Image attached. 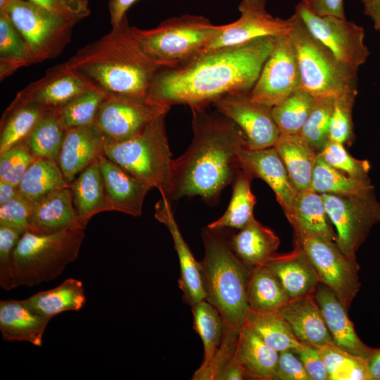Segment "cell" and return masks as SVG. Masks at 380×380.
Returning <instances> with one entry per match:
<instances>
[{
	"instance_id": "603a6c76",
	"label": "cell",
	"mask_w": 380,
	"mask_h": 380,
	"mask_svg": "<svg viewBox=\"0 0 380 380\" xmlns=\"http://www.w3.org/2000/svg\"><path fill=\"white\" fill-rule=\"evenodd\" d=\"M279 312L299 341L317 348L334 344L314 293L291 299Z\"/></svg>"
},
{
	"instance_id": "1f68e13d",
	"label": "cell",
	"mask_w": 380,
	"mask_h": 380,
	"mask_svg": "<svg viewBox=\"0 0 380 380\" xmlns=\"http://www.w3.org/2000/svg\"><path fill=\"white\" fill-rule=\"evenodd\" d=\"M31 310L40 315L52 318L65 311H79L85 303L83 282L68 278L56 287L39 291L22 300Z\"/></svg>"
},
{
	"instance_id": "60d3db41",
	"label": "cell",
	"mask_w": 380,
	"mask_h": 380,
	"mask_svg": "<svg viewBox=\"0 0 380 380\" xmlns=\"http://www.w3.org/2000/svg\"><path fill=\"white\" fill-rule=\"evenodd\" d=\"M310 187L321 194H362L374 188L370 180L353 178L333 167L319 153L314 165Z\"/></svg>"
},
{
	"instance_id": "ac0fdd59",
	"label": "cell",
	"mask_w": 380,
	"mask_h": 380,
	"mask_svg": "<svg viewBox=\"0 0 380 380\" xmlns=\"http://www.w3.org/2000/svg\"><path fill=\"white\" fill-rule=\"evenodd\" d=\"M239 163L253 178L267 183L287 217L298 191L275 148L251 150L246 146L239 153Z\"/></svg>"
},
{
	"instance_id": "74e56055",
	"label": "cell",
	"mask_w": 380,
	"mask_h": 380,
	"mask_svg": "<svg viewBox=\"0 0 380 380\" xmlns=\"http://www.w3.org/2000/svg\"><path fill=\"white\" fill-rule=\"evenodd\" d=\"M253 177L241 168L233 183V191L224 213L208 227L213 229L234 228L241 229L254 218L253 209L256 199L251 189Z\"/></svg>"
},
{
	"instance_id": "bcb514c9",
	"label": "cell",
	"mask_w": 380,
	"mask_h": 380,
	"mask_svg": "<svg viewBox=\"0 0 380 380\" xmlns=\"http://www.w3.org/2000/svg\"><path fill=\"white\" fill-rule=\"evenodd\" d=\"M357 90L334 96L329 140L350 145L354 139L353 109Z\"/></svg>"
},
{
	"instance_id": "f546056e",
	"label": "cell",
	"mask_w": 380,
	"mask_h": 380,
	"mask_svg": "<svg viewBox=\"0 0 380 380\" xmlns=\"http://www.w3.org/2000/svg\"><path fill=\"white\" fill-rule=\"evenodd\" d=\"M236 255L248 267L265 265L278 253L279 238L255 217L229 239Z\"/></svg>"
},
{
	"instance_id": "2e32d148",
	"label": "cell",
	"mask_w": 380,
	"mask_h": 380,
	"mask_svg": "<svg viewBox=\"0 0 380 380\" xmlns=\"http://www.w3.org/2000/svg\"><path fill=\"white\" fill-rule=\"evenodd\" d=\"M238 9L240 17L223 25L221 31L201 52L240 45L262 37L276 38L290 32L291 18L272 15L266 9V0H241Z\"/></svg>"
},
{
	"instance_id": "ab89813d",
	"label": "cell",
	"mask_w": 380,
	"mask_h": 380,
	"mask_svg": "<svg viewBox=\"0 0 380 380\" xmlns=\"http://www.w3.org/2000/svg\"><path fill=\"white\" fill-rule=\"evenodd\" d=\"M65 132L58 111L51 110L38 122L25 143L35 159L45 158L58 163Z\"/></svg>"
},
{
	"instance_id": "8d00e7d4",
	"label": "cell",
	"mask_w": 380,
	"mask_h": 380,
	"mask_svg": "<svg viewBox=\"0 0 380 380\" xmlns=\"http://www.w3.org/2000/svg\"><path fill=\"white\" fill-rule=\"evenodd\" d=\"M245 324L267 346L279 353L286 350L296 353L303 344L279 312H258L250 309Z\"/></svg>"
},
{
	"instance_id": "91938a15",
	"label": "cell",
	"mask_w": 380,
	"mask_h": 380,
	"mask_svg": "<svg viewBox=\"0 0 380 380\" xmlns=\"http://www.w3.org/2000/svg\"><path fill=\"white\" fill-rule=\"evenodd\" d=\"M366 361L371 380H380V348H375Z\"/></svg>"
},
{
	"instance_id": "db71d44e",
	"label": "cell",
	"mask_w": 380,
	"mask_h": 380,
	"mask_svg": "<svg viewBox=\"0 0 380 380\" xmlns=\"http://www.w3.org/2000/svg\"><path fill=\"white\" fill-rule=\"evenodd\" d=\"M311 380H329V374L319 348L309 343H303L295 353Z\"/></svg>"
},
{
	"instance_id": "cb8c5ba5",
	"label": "cell",
	"mask_w": 380,
	"mask_h": 380,
	"mask_svg": "<svg viewBox=\"0 0 380 380\" xmlns=\"http://www.w3.org/2000/svg\"><path fill=\"white\" fill-rule=\"evenodd\" d=\"M286 218L293 230V238L315 236L336 241V234L327 215L322 194L311 187L297 192Z\"/></svg>"
},
{
	"instance_id": "6da1fadb",
	"label": "cell",
	"mask_w": 380,
	"mask_h": 380,
	"mask_svg": "<svg viewBox=\"0 0 380 380\" xmlns=\"http://www.w3.org/2000/svg\"><path fill=\"white\" fill-rule=\"evenodd\" d=\"M274 37L201 52L186 61L160 68L148 96L171 107L184 104L205 108L234 93L251 92L270 55Z\"/></svg>"
},
{
	"instance_id": "6125c7cd",
	"label": "cell",
	"mask_w": 380,
	"mask_h": 380,
	"mask_svg": "<svg viewBox=\"0 0 380 380\" xmlns=\"http://www.w3.org/2000/svg\"><path fill=\"white\" fill-rule=\"evenodd\" d=\"M14 0H0V12L6 10L8 6Z\"/></svg>"
},
{
	"instance_id": "f6af8a7d",
	"label": "cell",
	"mask_w": 380,
	"mask_h": 380,
	"mask_svg": "<svg viewBox=\"0 0 380 380\" xmlns=\"http://www.w3.org/2000/svg\"><path fill=\"white\" fill-rule=\"evenodd\" d=\"M334 102V96L316 98L314 106L298 133L318 153L329 140Z\"/></svg>"
},
{
	"instance_id": "d4e9b609",
	"label": "cell",
	"mask_w": 380,
	"mask_h": 380,
	"mask_svg": "<svg viewBox=\"0 0 380 380\" xmlns=\"http://www.w3.org/2000/svg\"><path fill=\"white\" fill-rule=\"evenodd\" d=\"M77 225L81 224L69 186L53 191L33 203L27 231L47 235Z\"/></svg>"
},
{
	"instance_id": "c3c4849f",
	"label": "cell",
	"mask_w": 380,
	"mask_h": 380,
	"mask_svg": "<svg viewBox=\"0 0 380 380\" xmlns=\"http://www.w3.org/2000/svg\"><path fill=\"white\" fill-rule=\"evenodd\" d=\"M34 160L25 141L13 146L0 153V180L18 186Z\"/></svg>"
},
{
	"instance_id": "5bb4252c",
	"label": "cell",
	"mask_w": 380,
	"mask_h": 380,
	"mask_svg": "<svg viewBox=\"0 0 380 380\" xmlns=\"http://www.w3.org/2000/svg\"><path fill=\"white\" fill-rule=\"evenodd\" d=\"M300 87L298 60L291 39L289 34L276 37L272 49L251 91V99L273 107Z\"/></svg>"
},
{
	"instance_id": "ba28073f",
	"label": "cell",
	"mask_w": 380,
	"mask_h": 380,
	"mask_svg": "<svg viewBox=\"0 0 380 380\" xmlns=\"http://www.w3.org/2000/svg\"><path fill=\"white\" fill-rule=\"evenodd\" d=\"M222 27L203 16L184 14L166 19L152 29L132 26V30L149 57L164 66H172L199 53Z\"/></svg>"
},
{
	"instance_id": "5b68a950",
	"label": "cell",
	"mask_w": 380,
	"mask_h": 380,
	"mask_svg": "<svg viewBox=\"0 0 380 380\" xmlns=\"http://www.w3.org/2000/svg\"><path fill=\"white\" fill-rule=\"evenodd\" d=\"M85 227L77 225L47 235L25 232L13 252V289L33 287L58 277L77 258Z\"/></svg>"
},
{
	"instance_id": "f5cc1de1",
	"label": "cell",
	"mask_w": 380,
	"mask_h": 380,
	"mask_svg": "<svg viewBox=\"0 0 380 380\" xmlns=\"http://www.w3.org/2000/svg\"><path fill=\"white\" fill-rule=\"evenodd\" d=\"M274 380H311L298 355L291 350L279 353Z\"/></svg>"
},
{
	"instance_id": "b9f144b4",
	"label": "cell",
	"mask_w": 380,
	"mask_h": 380,
	"mask_svg": "<svg viewBox=\"0 0 380 380\" xmlns=\"http://www.w3.org/2000/svg\"><path fill=\"white\" fill-rule=\"evenodd\" d=\"M316 98L299 88L272 108L281 134H296L301 130Z\"/></svg>"
},
{
	"instance_id": "4316f807",
	"label": "cell",
	"mask_w": 380,
	"mask_h": 380,
	"mask_svg": "<svg viewBox=\"0 0 380 380\" xmlns=\"http://www.w3.org/2000/svg\"><path fill=\"white\" fill-rule=\"evenodd\" d=\"M51 319L31 310L22 300L0 301V331L6 341L28 342L42 346L45 329Z\"/></svg>"
},
{
	"instance_id": "e0dca14e",
	"label": "cell",
	"mask_w": 380,
	"mask_h": 380,
	"mask_svg": "<svg viewBox=\"0 0 380 380\" xmlns=\"http://www.w3.org/2000/svg\"><path fill=\"white\" fill-rule=\"evenodd\" d=\"M93 88L67 62L48 69L44 77L30 83L15 97L58 110L84 91Z\"/></svg>"
},
{
	"instance_id": "680465c9",
	"label": "cell",
	"mask_w": 380,
	"mask_h": 380,
	"mask_svg": "<svg viewBox=\"0 0 380 380\" xmlns=\"http://www.w3.org/2000/svg\"><path fill=\"white\" fill-rule=\"evenodd\" d=\"M364 13L373 22L376 30L380 31V0H359Z\"/></svg>"
},
{
	"instance_id": "f35d334b",
	"label": "cell",
	"mask_w": 380,
	"mask_h": 380,
	"mask_svg": "<svg viewBox=\"0 0 380 380\" xmlns=\"http://www.w3.org/2000/svg\"><path fill=\"white\" fill-rule=\"evenodd\" d=\"M32 64L24 38L8 15L0 12V80Z\"/></svg>"
},
{
	"instance_id": "484cf974",
	"label": "cell",
	"mask_w": 380,
	"mask_h": 380,
	"mask_svg": "<svg viewBox=\"0 0 380 380\" xmlns=\"http://www.w3.org/2000/svg\"><path fill=\"white\" fill-rule=\"evenodd\" d=\"M279 352L267 346L247 324L241 329L232 359L246 379L274 380Z\"/></svg>"
},
{
	"instance_id": "9c48e42d",
	"label": "cell",
	"mask_w": 380,
	"mask_h": 380,
	"mask_svg": "<svg viewBox=\"0 0 380 380\" xmlns=\"http://www.w3.org/2000/svg\"><path fill=\"white\" fill-rule=\"evenodd\" d=\"M3 12L24 38L32 64L58 57L70 42L76 25L27 0H14Z\"/></svg>"
},
{
	"instance_id": "3957f363",
	"label": "cell",
	"mask_w": 380,
	"mask_h": 380,
	"mask_svg": "<svg viewBox=\"0 0 380 380\" xmlns=\"http://www.w3.org/2000/svg\"><path fill=\"white\" fill-rule=\"evenodd\" d=\"M66 62L91 87L106 94L148 96L155 74L165 67L144 52L127 16Z\"/></svg>"
},
{
	"instance_id": "8fae6325",
	"label": "cell",
	"mask_w": 380,
	"mask_h": 380,
	"mask_svg": "<svg viewBox=\"0 0 380 380\" xmlns=\"http://www.w3.org/2000/svg\"><path fill=\"white\" fill-rule=\"evenodd\" d=\"M293 243L307 255L320 283L326 285L348 309L361 286L356 258H348L336 242L319 236L293 238Z\"/></svg>"
},
{
	"instance_id": "7bdbcfd3",
	"label": "cell",
	"mask_w": 380,
	"mask_h": 380,
	"mask_svg": "<svg viewBox=\"0 0 380 380\" xmlns=\"http://www.w3.org/2000/svg\"><path fill=\"white\" fill-rule=\"evenodd\" d=\"M318 348L329 380H371L366 358L350 355L334 344Z\"/></svg>"
},
{
	"instance_id": "94428289",
	"label": "cell",
	"mask_w": 380,
	"mask_h": 380,
	"mask_svg": "<svg viewBox=\"0 0 380 380\" xmlns=\"http://www.w3.org/2000/svg\"><path fill=\"white\" fill-rule=\"evenodd\" d=\"M19 196L18 186L4 180H0V205Z\"/></svg>"
},
{
	"instance_id": "d590c367",
	"label": "cell",
	"mask_w": 380,
	"mask_h": 380,
	"mask_svg": "<svg viewBox=\"0 0 380 380\" xmlns=\"http://www.w3.org/2000/svg\"><path fill=\"white\" fill-rule=\"evenodd\" d=\"M69 186L58 163L37 158L24 174L18 189L20 195L34 203L53 191Z\"/></svg>"
},
{
	"instance_id": "8992f818",
	"label": "cell",
	"mask_w": 380,
	"mask_h": 380,
	"mask_svg": "<svg viewBox=\"0 0 380 380\" xmlns=\"http://www.w3.org/2000/svg\"><path fill=\"white\" fill-rule=\"evenodd\" d=\"M163 115L134 137L122 141L106 139L103 154L111 161L156 188L161 197L170 201L172 153Z\"/></svg>"
},
{
	"instance_id": "681fc988",
	"label": "cell",
	"mask_w": 380,
	"mask_h": 380,
	"mask_svg": "<svg viewBox=\"0 0 380 380\" xmlns=\"http://www.w3.org/2000/svg\"><path fill=\"white\" fill-rule=\"evenodd\" d=\"M23 234L14 228L0 225V286L6 291L13 289V255Z\"/></svg>"
},
{
	"instance_id": "4fadbf2b",
	"label": "cell",
	"mask_w": 380,
	"mask_h": 380,
	"mask_svg": "<svg viewBox=\"0 0 380 380\" xmlns=\"http://www.w3.org/2000/svg\"><path fill=\"white\" fill-rule=\"evenodd\" d=\"M312 35L353 72L366 63L369 51L365 44V30L353 21L334 16H318L301 2L295 8Z\"/></svg>"
},
{
	"instance_id": "7dc6e473",
	"label": "cell",
	"mask_w": 380,
	"mask_h": 380,
	"mask_svg": "<svg viewBox=\"0 0 380 380\" xmlns=\"http://www.w3.org/2000/svg\"><path fill=\"white\" fill-rule=\"evenodd\" d=\"M319 153L328 164L340 172L357 179L370 180L369 161L352 156L344 144L329 140Z\"/></svg>"
},
{
	"instance_id": "4dcf8cb0",
	"label": "cell",
	"mask_w": 380,
	"mask_h": 380,
	"mask_svg": "<svg viewBox=\"0 0 380 380\" xmlns=\"http://www.w3.org/2000/svg\"><path fill=\"white\" fill-rule=\"evenodd\" d=\"M274 147L297 191L310 187L317 152L299 134H280Z\"/></svg>"
},
{
	"instance_id": "7c38bea8",
	"label": "cell",
	"mask_w": 380,
	"mask_h": 380,
	"mask_svg": "<svg viewBox=\"0 0 380 380\" xmlns=\"http://www.w3.org/2000/svg\"><path fill=\"white\" fill-rule=\"evenodd\" d=\"M170 108L148 96L106 94L95 125L106 139L122 141L138 134L157 118L166 115Z\"/></svg>"
},
{
	"instance_id": "f907efd6",
	"label": "cell",
	"mask_w": 380,
	"mask_h": 380,
	"mask_svg": "<svg viewBox=\"0 0 380 380\" xmlns=\"http://www.w3.org/2000/svg\"><path fill=\"white\" fill-rule=\"evenodd\" d=\"M33 203L19 194L0 205V225L14 228L23 234L28 230Z\"/></svg>"
},
{
	"instance_id": "277c9868",
	"label": "cell",
	"mask_w": 380,
	"mask_h": 380,
	"mask_svg": "<svg viewBox=\"0 0 380 380\" xmlns=\"http://www.w3.org/2000/svg\"><path fill=\"white\" fill-rule=\"evenodd\" d=\"M202 239L205 300L217 310L223 323L222 342L210 367L215 374L232 357L239 333L245 324L250 310L247 286L252 268L234 253L223 229L207 226L202 230Z\"/></svg>"
},
{
	"instance_id": "9a60e30c",
	"label": "cell",
	"mask_w": 380,
	"mask_h": 380,
	"mask_svg": "<svg viewBox=\"0 0 380 380\" xmlns=\"http://www.w3.org/2000/svg\"><path fill=\"white\" fill-rule=\"evenodd\" d=\"M212 104L240 128L248 148H266L277 141L281 134L272 115V107L254 101L251 92L227 94Z\"/></svg>"
},
{
	"instance_id": "11a10c76",
	"label": "cell",
	"mask_w": 380,
	"mask_h": 380,
	"mask_svg": "<svg viewBox=\"0 0 380 380\" xmlns=\"http://www.w3.org/2000/svg\"><path fill=\"white\" fill-rule=\"evenodd\" d=\"M300 2L316 15L346 18L344 0H301Z\"/></svg>"
},
{
	"instance_id": "6f0895ef",
	"label": "cell",
	"mask_w": 380,
	"mask_h": 380,
	"mask_svg": "<svg viewBox=\"0 0 380 380\" xmlns=\"http://www.w3.org/2000/svg\"><path fill=\"white\" fill-rule=\"evenodd\" d=\"M214 379L242 380L246 379V377L242 369L232 357L217 371Z\"/></svg>"
},
{
	"instance_id": "d6a6232c",
	"label": "cell",
	"mask_w": 380,
	"mask_h": 380,
	"mask_svg": "<svg viewBox=\"0 0 380 380\" xmlns=\"http://www.w3.org/2000/svg\"><path fill=\"white\" fill-rule=\"evenodd\" d=\"M51 111L37 103L15 97L2 115L0 153L25 141L38 122Z\"/></svg>"
},
{
	"instance_id": "83f0119b",
	"label": "cell",
	"mask_w": 380,
	"mask_h": 380,
	"mask_svg": "<svg viewBox=\"0 0 380 380\" xmlns=\"http://www.w3.org/2000/svg\"><path fill=\"white\" fill-rule=\"evenodd\" d=\"M279 278L291 299L314 293L320 280L314 266L298 247L277 254L266 265Z\"/></svg>"
},
{
	"instance_id": "836d02e7",
	"label": "cell",
	"mask_w": 380,
	"mask_h": 380,
	"mask_svg": "<svg viewBox=\"0 0 380 380\" xmlns=\"http://www.w3.org/2000/svg\"><path fill=\"white\" fill-rule=\"evenodd\" d=\"M247 300L251 310L279 312L291 300L279 278L267 266L251 269L247 286Z\"/></svg>"
},
{
	"instance_id": "52a82bcc",
	"label": "cell",
	"mask_w": 380,
	"mask_h": 380,
	"mask_svg": "<svg viewBox=\"0 0 380 380\" xmlns=\"http://www.w3.org/2000/svg\"><path fill=\"white\" fill-rule=\"evenodd\" d=\"M289 34L296 51L301 88L315 98L357 90V73L342 63L315 38L296 13Z\"/></svg>"
},
{
	"instance_id": "7402d4cb",
	"label": "cell",
	"mask_w": 380,
	"mask_h": 380,
	"mask_svg": "<svg viewBox=\"0 0 380 380\" xmlns=\"http://www.w3.org/2000/svg\"><path fill=\"white\" fill-rule=\"evenodd\" d=\"M98 160L113 210L134 217L141 215L151 186L109 160L103 153Z\"/></svg>"
},
{
	"instance_id": "d6986e66",
	"label": "cell",
	"mask_w": 380,
	"mask_h": 380,
	"mask_svg": "<svg viewBox=\"0 0 380 380\" xmlns=\"http://www.w3.org/2000/svg\"><path fill=\"white\" fill-rule=\"evenodd\" d=\"M154 216L168 229L177 252L180 276L178 284L183 293V299L191 307L198 302L205 300L203 269L201 262L194 257L189 246L184 241L172 209L171 201L161 197L155 205Z\"/></svg>"
},
{
	"instance_id": "44dd1931",
	"label": "cell",
	"mask_w": 380,
	"mask_h": 380,
	"mask_svg": "<svg viewBox=\"0 0 380 380\" xmlns=\"http://www.w3.org/2000/svg\"><path fill=\"white\" fill-rule=\"evenodd\" d=\"M322 312L334 345L350 355L368 357L375 350L359 338L348 315V308L324 284L320 283L314 293Z\"/></svg>"
},
{
	"instance_id": "ee69618b",
	"label": "cell",
	"mask_w": 380,
	"mask_h": 380,
	"mask_svg": "<svg viewBox=\"0 0 380 380\" xmlns=\"http://www.w3.org/2000/svg\"><path fill=\"white\" fill-rule=\"evenodd\" d=\"M106 96L103 92L91 88L57 110L63 127L67 129L95 125L99 108Z\"/></svg>"
},
{
	"instance_id": "ffe728a7",
	"label": "cell",
	"mask_w": 380,
	"mask_h": 380,
	"mask_svg": "<svg viewBox=\"0 0 380 380\" xmlns=\"http://www.w3.org/2000/svg\"><path fill=\"white\" fill-rule=\"evenodd\" d=\"M106 137L96 125L65 129L58 164L70 184L103 153Z\"/></svg>"
},
{
	"instance_id": "816d5d0a",
	"label": "cell",
	"mask_w": 380,
	"mask_h": 380,
	"mask_svg": "<svg viewBox=\"0 0 380 380\" xmlns=\"http://www.w3.org/2000/svg\"><path fill=\"white\" fill-rule=\"evenodd\" d=\"M75 23L90 15L88 0H27Z\"/></svg>"
},
{
	"instance_id": "f1b7e54d",
	"label": "cell",
	"mask_w": 380,
	"mask_h": 380,
	"mask_svg": "<svg viewBox=\"0 0 380 380\" xmlns=\"http://www.w3.org/2000/svg\"><path fill=\"white\" fill-rule=\"evenodd\" d=\"M72 203L80 224L86 227L95 215L112 211L99 160L84 170L70 184Z\"/></svg>"
},
{
	"instance_id": "7a4b0ae2",
	"label": "cell",
	"mask_w": 380,
	"mask_h": 380,
	"mask_svg": "<svg viewBox=\"0 0 380 380\" xmlns=\"http://www.w3.org/2000/svg\"><path fill=\"white\" fill-rule=\"evenodd\" d=\"M206 108H191L193 139L172 159L171 202L200 196L213 203L241 169L239 153L246 146L243 132L230 119Z\"/></svg>"
},
{
	"instance_id": "e575fe53",
	"label": "cell",
	"mask_w": 380,
	"mask_h": 380,
	"mask_svg": "<svg viewBox=\"0 0 380 380\" xmlns=\"http://www.w3.org/2000/svg\"><path fill=\"white\" fill-rule=\"evenodd\" d=\"M194 329L202 340L203 361L194 373L193 379H206L208 371L220 346L223 323L217 310L208 300H203L191 306Z\"/></svg>"
},
{
	"instance_id": "9f6ffc18",
	"label": "cell",
	"mask_w": 380,
	"mask_h": 380,
	"mask_svg": "<svg viewBox=\"0 0 380 380\" xmlns=\"http://www.w3.org/2000/svg\"><path fill=\"white\" fill-rule=\"evenodd\" d=\"M139 0H108V7L111 27L118 26L127 16L130 7Z\"/></svg>"
},
{
	"instance_id": "30bf717a",
	"label": "cell",
	"mask_w": 380,
	"mask_h": 380,
	"mask_svg": "<svg viewBox=\"0 0 380 380\" xmlns=\"http://www.w3.org/2000/svg\"><path fill=\"white\" fill-rule=\"evenodd\" d=\"M325 208L336 229V244L348 258L367 239L372 228L380 222V201L374 190L355 194H322Z\"/></svg>"
}]
</instances>
